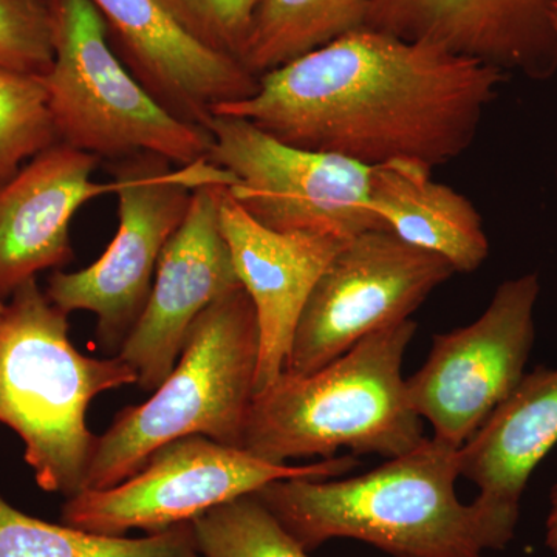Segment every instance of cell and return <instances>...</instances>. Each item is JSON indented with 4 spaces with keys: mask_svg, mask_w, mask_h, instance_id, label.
<instances>
[{
    "mask_svg": "<svg viewBox=\"0 0 557 557\" xmlns=\"http://www.w3.org/2000/svg\"><path fill=\"white\" fill-rule=\"evenodd\" d=\"M557 445V369L525 373L460 448V475L479 500L518 525L531 475Z\"/></svg>",
    "mask_w": 557,
    "mask_h": 557,
    "instance_id": "cell-17",
    "label": "cell"
},
{
    "mask_svg": "<svg viewBox=\"0 0 557 557\" xmlns=\"http://www.w3.org/2000/svg\"><path fill=\"white\" fill-rule=\"evenodd\" d=\"M432 170L416 160L376 164L369 209L398 239L440 256L456 273H474L490 255L482 218L467 197L432 180Z\"/></svg>",
    "mask_w": 557,
    "mask_h": 557,
    "instance_id": "cell-18",
    "label": "cell"
},
{
    "mask_svg": "<svg viewBox=\"0 0 557 557\" xmlns=\"http://www.w3.org/2000/svg\"><path fill=\"white\" fill-rule=\"evenodd\" d=\"M416 332L408 319L372 333L317 372H282L252 397L244 449L288 465L293 458L327 460L339 449L391 460L417 448L426 438L423 420L401 373Z\"/></svg>",
    "mask_w": 557,
    "mask_h": 557,
    "instance_id": "cell-3",
    "label": "cell"
},
{
    "mask_svg": "<svg viewBox=\"0 0 557 557\" xmlns=\"http://www.w3.org/2000/svg\"><path fill=\"white\" fill-rule=\"evenodd\" d=\"M90 153L54 143L0 185V299L11 298L44 270L73 259L70 225L81 207L115 183L95 182Z\"/></svg>",
    "mask_w": 557,
    "mask_h": 557,
    "instance_id": "cell-16",
    "label": "cell"
},
{
    "mask_svg": "<svg viewBox=\"0 0 557 557\" xmlns=\"http://www.w3.org/2000/svg\"><path fill=\"white\" fill-rule=\"evenodd\" d=\"M545 544H547V548L553 553V556L557 557V483L549 493V511L547 522H545Z\"/></svg>",
    "mask_w": 557,
    "mask_h": 557,
    "instance_id": "cell-25",
    "label": "cell"
},
{
    "mask_svg": "<svg viewBox=\"0 0 557 557\" xmlns=\"http://www.w3.org/2000/svg\"><path fill=\"white\" fill-rule=\"evenodd\" d=\"M539 293L537 273L509 278L478 321L432 338L426 362L406 386L435 438L460 449L518 386L536 339Z\"/></svg>",
    "mask_w": 557,
    "mask_h": 557,
    "instance_id": "cell-11",
    "label": "cell"
},
{
    "mask_svg": "<svg viewBox=\"0 0 557 557\" xmlns=\"http://www.w3.org/2000/svg\"><path fill=\"white\" fill-rule=\"evenodd\" d=\"M47 2L54 54L42 81L58 143L110 163L137 153L178 168L208 160V131L172 115L138 83L90 0Z\"/></svg>",
    "mask_w": 557,
    "mask_h": 557,
    "instance_id": "cell-6",
    "label": "cell"
},
{
    "mask_svg": "<svg viewBox=\"0 0 557 557\" xmlns=\"http://www.w3.org/2000/svg\"><path fill=\"white\" fill-rule=\"evenodd\" d=\"M507 73L431 46L359 28L259 76L239 116L296 148L366 166L463 156Z\"/></svg>",
    "mask_w": 557,
    "mask_h": 557,
    "instance_id": "cell-1",
    "label": "cell"
},
{
    "mask_svg": "<svg viewBox=\"0 0 557 557\" xmlns=\"http://www.w3.org/2000/svg\"><path fill=\"white\" fill-rule=\"evenodd\" d=\"M205 129L209 163L234 178L226 190L260 225L341 239L386 230L369 209L373 166L296 148L239 116L212 113Z\"/></svg>",
    "mask_w": 557,
    "mask_h": 557,
    "instance_id": "cell-9",
    "label": "cell"
},
{
    "mask_svg": "<svg viewBox=\"0 0 557 557\" xmlns=\"http://www.w3.org/2000/svg\"><path fill=\"white\" fill-rule=\"evenodd\" d=\"M119 355L91 358L69 338V314L36 284L11 295L0 321V423L25 445L44 491L79 494L97 448L87 410L102 392L137 384Z\"/></svg>",
    "mask_w": 557,
    "mask_h": 557,
    "instance_id": "cell-4",
    "label": "cell"
},
{
    "mask_svg": "<svg viewBox=\"0 0 557 557\" xmlns=\"http://www.w3.org/2000/svg\"><path fill=\"white\" fill-rule=\"evenodd\" d=\"M258 362L255 306L244 288L234 289L194 321L177 364L152 397L121 409L98 435L83 491L120 485L153 450L189 435L244 448Z\"/></svg>",
    "mask_w": 557,
    "mask_h": 557,
    "instance_id": "cell-5",
    "label": "cell"
},
{
    "mask_svg": "<svg viewBox=\"0 0 557 557\" xmlns=\"http://www.w3.org/2000/svg\"><path fill=\"white\" fill-rule=\"evenodd\" d=\"M190 523L203 557H310L256 494L209 509Z\"/></svg>",
    "mask_w": 557,
    "mask_h": 557,
    "instance_id": "cell-21",
    "label": "cell"
},
{
    "mask_svg": "<svg viewBox=\"0 0 557 557\" xmlns=\"http://www.w3.org/2000/svg\"><path fill=\"white\" fill-rule=\"evenodd\" d=\"M119 200V230L87 269L49 278L47 298L65 314L89 311L102 354L119 355L148 302L161 252L180 228L200 186L234 185L228 172L208 160L178 168L153 153L109 164Z\"/></svg>",
    "mask_w": 557,
    "mask_h": 557,
    "instance_id": "cell-7",
    "label": "cell"
},
{
    "mask_svg": "<svg viewBox=\"0 0 557 557\" xmlns=\"http://www.w3.org/2000/svg\"><path fill=\"white\" fill-rule=\"evenodd\" d=\"M460 449L424 438L357 478L281 479L256 496L307 552L355 539L392 557H483L515 539L516 523L456 493Z\"/></svg>",
    "mask_w": 557,
    "mask_h": 557,
    "instance_id": "cell-2",
    "label": "cell"
},
{
    "mask_svg": "<svg viewBox=\"0 0 557 557\" xmlns=\"http://www.w3.org/2000/svg\"><path fill=\"white\" fill-rule=\"evenodd\" d=\"M219 214L237 277L258 318V394L284 372L310 295L350 239L267 228L230 196L225 186L220 189Z\"/></svg>",
    "mask_w": 557,
    "mask_h": 557,
    "instance_id": "cell-14",
    "label": "cell"
},
{
    "mask_svg": "<svg viewBox=\"0 0 557 557\" xmlns=\"http://www.w3.org/2000/svg\"><path fill=\"white\" fill-rule=\"evenodd\" d=\"M0 557H203L193 523L143 537L90 533L25 515L0 496Z\"/></svg>",
    "mask_w": 557,
    "mask_h": 557,
    "instance_id": "cell-20",
    "label": "cell"
},
{
    "mask_svg": "<svg viewBox=\"0 0 557 557\" xmlns=\"http://www.w3.org/2000/svg\"><path fill=\"white\" fill-rule=\"evenodd\" d=\"M113 50L172 115L207 126L220 106L248 100L259 78L236 58L194 39L160 0H90Z\"/></svg>",
    "mask_w": 557,
    "mask_h": 557,
    "instance_id": "cell-13",
    "label": "cell"
},
{
    "mask_svg": "<svg viewBox=\"0 0 557 557\" xmlns=\"http://www.w3.org/2000/svg\"><path fill=\"white\" fill-rule=\"evenodd\" d=\"M260 2L262 0H160L194 39L240 62Z\"/></svg>",
    "mask_w": 557,
    "mask_h": 557,
    "instance_id": "cell-24",
    "label": "cell"
},
{
    "mask_svg": "<svg viewBox=\"0 0 557 557\" xmlns=\"http://www.w3.org/2000/svg\"><path fill=\"white\" fill-rule=\"evenodd\" d=\"M5 300L0 299V321H2L3 311H5Z\"/></svg>",
    "mask_w": 557,
    "mask_h": 557,
    "instance_id": "cell-27",
    "label": "cell"
},
{
    "mask_svg": "<svg viewBox=\"0 0 557 557\" xmlns=\"http://www.w3.org/2000/svg\"><path fill=\"white\" fill-rule=\"evenodd\" d=\"M357 458L333 457L302 467L270 463L244 448L189 435L153 450L137 474L120 485L83 491L62 505L65 525L126 536L159 533L219 505L251 496L281 479H335L354 471Z\"/></svg>",
    "mask_w": 557,
    "mask_h": 557,
    "instance_id": "cell-8",
    "label": "cell"
},
{
    "mask_svg": "<svg viewBox=\"0 0 557 557\" xmlns=\"http://www.w3.org/2000/svg\"><path fill=\"white\" fill-rule=\"evenodd\" d=\"M552 24L553 30H555L556 39H557V0L553 3L552 7Z\"/></svg>",
    "mask_w": 557,
    "mask_h": 557,
    "instance_id": "cell-26",
    "label": "cell"
},
{
    "mask_svg": "<svg viewBox=\"0 0 557 557\" xmlns=\"http://www.w3.org/2000/svg\"><path fill=\"white\" fill-rule=\"evenodd\" d=\"M54 143L42 78L0 70V185Z\"/></svg>",
    "mask_w": 557,
    "mask_h": 557,
    "instance_id": "cell-22",
    "label": "cell"
},
{
    "mask_svg": "<svg viewBox=\"0 0 557 557\" xmlns=\"http://www.w3.org/2000/svg\"><path fill=\"white\" fill-rule=\"evenodd\" d=\"M53 54L49 2L0 0V70L44 78Z\"/></svg>",
    "mask_w": 557,
    "mask_h": 557,
    "instance_id": "cell-23",
    "label": "cell"
},
{
    "mask_svg": "<svg viewBox=\"0 0 557 557\" xmlns=\"http://www.w3.org/2000/svg\"><path fill=\"white\" fill-rule=\"evenodd\" d=\"M222 188L194 189L188 214L161 252L145 310L119 351L137 373L141 391L153 392L168 379L194 321L242 288L220 226Z\"/></svg>",
    "mask_w": 557,
    "mask_h": 557,
    "instance_id": "cell-12",
    "label": "cell"
},
{
    "mask_svg": "<svg viewBox=\"0 0 557 557\" xmlns=\"http://www.w3.org/2000/svg\"><path fill=\"white\" fill-rule=\"evenodd\" d=\"M372 0H262L242 64L263 73L364 27Z\"/></svg>",
    "mask_w": 557,
    "mask_h": 557,
    "instance_id": "cell-19",
    "label": "cell"
},
{
    "mask_svg": "<svg viewBox=\"0 0 557 557\" xmlns=\"http://www.w3.org/2000/svg\"><path fill=\"white\" fill-rule=\"evenodd\" d=\"M454 273L445 259L406 244L391 231L351 237L319 277L284 372H317L372 333L408 321Z\"/></svg>",
    "mask_w": 557,
    "mask_h": 557,
    "instance_id": "cell-10",
    "label": "cell"
},
{
    "mask_svg": "<svg viewBox=\"0 0 557 557\" xmlns=\"http://www.w3.org/2000/svg\"><path fill=\"white\" fill-rule=\"evenodd\" d=\"M555 0H372L366 28L431 44L500 72L552 78Z\"/></svg>",
    "mask_w": 557,
    "mask_h": 557,
    "instance_id": "cell-15",
    "label": "cell"
}]
</instances>
